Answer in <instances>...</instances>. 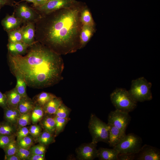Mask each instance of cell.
I'll return each mask as SVG.
<instances>
[{"instance_id": "cell-11", "label": "cell", "mask_w": 160, "mask_h": 160, "mask_svg": "<svg viewBox=\"0 0 160 160\" xmlns=\"http://www.w3.org/2000/svg\"><path fill=\"white\" fill-rule=\"evenodd\" d=\"M135 160H159L160 151L158 148L145 144L142 146L135 154Z\"/></svg>"}, {"instance_id": "cell-4", "label": "cell", "mask_w": 160, "mask_h": 160, "mask_svg": "<svg viewBox=\"0 0 160 160\" xmlns=\"http://www.w3.org/2000/svg\"><path fill=\"white\" fill-rule=\"evenodd\" d=\"M129 92L136 102L149 101L152 98L151 88L152 84L143 77H141L132 81Z\"/></svg>"}, {"instance_id": "cell-15", "label": "cell", "mask_w": 160, "mask_h": 160, "mask_svg": "<svg viewBox=\"0 0 160 160\" xmlns=\"http://www.w3.org/2000/svg\"><path fill=\"white\" fill-rule=\"evenodd\" d=\"M39 123L44 130L55 135L56 126L54 115L44 114Z\"/></svg>"}, {"instance_id": "cell-2", "label": "cell", "mask_w": 160, "mask_h": 160, "mask_svg": "<svg viewBox=\"0 0 160 160\" xmlns=\"http://www.w3.org/2000/svg\"><path fill=\"white\" fill-rule=\"evenodd\" d=\"M28 48L24 56L8 54L13 74L20 76L27 86L33 88L47 87L59 82L64 68L61 55L36 40Z\"/></svg>"}, {"instance_id": "cell-13", "label": "cell", "mask_w": 160, "mask_h": 160, "mask_svg": "<svg viewBox=\"0 0 160 160\" xmlns=\"http://www.w3.org/2000/svg\"><path fill=\"white\" fill-rule=\"evenodd\" d=\"M108 145L113 147L117 145L126 135L124 132L111 124H108Z\"/></svg>"}, {"instance_id": "cell-34", "label": "cell", "mask_w": 160, "mask_h": 160, "mask_svg": "<svg viewBox=\"0 0 160 160\" xmlns=\"http://www.w3.org/2000/svg\"><path fill=\"white\" fill-rule=\"evenodd\" d=\"M70 111V109L62 103L57 109L54 116L62 118H68Z\"/></svg>"}, {"instance_id": "cell-41", "label": "cell", "mask_w": 160, "mask_h": 160, "mask_svg": "<svg viewBox=\"0 0 160 160\" xmlns=\"http://www.w3.org/2000/svg\"><path fill=\"white\" fill-rule=\"evenodd\" d=\"M0 107L4 109L8 107L7 99L5 93L0 91Z\"/></svg>"}, {"instance_id": "cell-21", "label": "cell", "mask_w": 160, "mask_h": 160, "mask_svg": "<svg viewBox=\"0 0 160 160\" xmlns=\"http://www.w3.org/2000/svg\"><path fill=\"white\" fill-rule=\"evenodd\" d=\"M62 103L63 101L60 97H56L52 99L42 107L44 114L54 115Z\"/></svg>"}, {"instance_id": "cell-3", "label": "cell", "mask_w": 160, "mask_h": 160, "mask_svg": "<svg viewBox=\"0 0 160 160\" xmlns=\"http://www.w3.org/2000/svg\"><path fill=\"white\" fill-rule=\"evenodd\" d=\"M111 103L116 109L129 113L136 107L137 102L129 94L128 91L122 88H117L110 95Z\"/></svg>"}, {"instance_id": "cell-12", "label": "cell", "mask_w": 160, "mask_h": 160, "mask_svg": "<svg viewBox=\"0 0 160 160\" xmlns=\"http://www.w3.org/2000/svg\"><path fill=\"white\" fill-rule=\"evenodd\" d=\"M22 27V41L29 46L35 41V23H28Z\"/></svg>"}, {"instance_id": "cell-42", "label": "cell", "mask_w": 160, "mask_h": 160, "mask_svg": "<svg viewBox=\"0 0 160 160\" xmlns=\"http://www.w3.org/2000/svg\"><path fill=\"white\" fill-rule=\"evenodd\" d=\"M16 3L15 0H0V7L5 5L14 7Z\"/></svg>"}, {"instance_id": "cell-14", "label": "cell", "mask_w": 160, "mask_h": 160, "mask_svg": "<svg viewBox=\"0 0 160 160\" xmlns=\"http://www.w3.org/2000/svg\"><path fill=\"white\" fill-rule=\"evenodd\" d=\"M23 23L22 21L16 17L13 12L12 15H7L1 21V24L7 33L20 27Z\"/></svg>"}, {"instance_id": "cell-10", "label": "cell", "mask_w": 160, "mask_h": 160, "mask_svg": "<svg viewBox=\"0 0 160 160\" xmlns=\"http://www.w3.org/2000/svg\"><path fill=\"white\" fill-rule=\"evenodd\" d=\"M97 144L91 142L82 144L76 150L78 159L81 160H92L98 157Z\"/></svg>"}, {"instance_id": "cell-35", "label": "cell", "mask_w": 160, "mask_h": 160, "mask_svg": "<svg viewBox=\"0 0 160 160\" xmlns=\"http://www.w3.org/2000/svg\"><path fill=\"white\" fill-rule=\"evenodd\" d=\"M42 128L39 125L33 124L29 127V133L34 140H36L42 132Z\"/></svg>"}, {"instance_id": "cell-28", "label": "cell", "mask_w": 160, "mask_h": 160, "mask_svg": "<svg viewBox=\"0 0 160 160\" xmlns=\"http://www.w3.org/2000/svg\"><path fill=\"white\" fill-rule=\"evenodd\" d=\"M23 27L7 32L8 42L17 43L22 41Z\"/></svg>"}, {"instance_id": "cell-30", "label": "cell", "mask_w": 160, "mask_h": 160, "mask_svg": "<svg viewBox=\"0 0 160 160\" xmlns=\"http://www.w3.org/2000/svg\"><path fill=\"white\" fill-rule=\"evenodd\" d=\"M32 111L21 114L17 122V129L31 124Z\"/></svg>"}, {"instance_id": "cell-29", "label": "cell", "mask_w": 160, "mask_h": 160, "mask_svg": "<svg viewBox=\"0 0 160 160\" xmlns=\"http://www.w3.org/2000/svg\"><path fill=\"white\" fill-rule=\"evenodd\" d=\"M16 77L17 83L15 87L17 92L21 97L27 96L26 92V83L24 79L18 74L14 75Z\"/></svg>"}, {"instance_id": "cell-31", "label": "cell", "mask_w": 160, "mask_h": 160, "mask_svg": "<svg viewBox=\"0 0 160 160\" xmlns=\"http://www.w3.org/2000/svg\"><path fill=\"white\" fill-rule=\"evenodd\" d=\"M54 118L56 126L55 135L56 136L63 131L65 125L69 121V118H62L56 116H54Z\"/></svg>"}, {"instance_id": "cell-33", "label": "cell", "mask_w": 160, "mask_h": 160, "mask_svg": "<svg viewBox=\"0 0 160 160\" xmlns=\"http://www.w3.org/2000/svg\"><path fill=\"white\" fill-rule=\"evenodd\" d=\"M19 147L15 139L12 140L3 149L5 153V156L15 154Z\"/></svg>"}, {"instance_id": "cell-40", "label": "cell", "mask_w": 160, "mask_h": 160, "mask_svg": "<svg viewBox=\"0 0 160 160\" xmlns=\"http://www.w3.org/2000/svg\"><path fill=\"white\" fill-rule=\"evenodd\" d=\"M136 154L119 153L118 158L119 160H135Z\"/></svg>"}, {"instance_id": "cell-5", "label": "cell", "mask_w": 160, "mask_h": 160, "mask_svg": "<svg viewBox=\"0 0 160 160\" xmlns=\"http://www.w3.org/2000/svg\"><path fill=\"white\" fill-rule=\"evenodd\" d=\"M88 128L92 137V142L97 144L103 142L108 144L109 126L95 114H92Z\"/></svg>"}, {"instance_id": "cell-27", "label": "cell", "mask_w": 160, "mask_h": 160, "mask_svg": "<svg viewBox=\"0 0 160 160\" xmlns=\"http://www.w3.org/2000/svg\"><path fill=\"white\" fill-rule=\"evenodd\" d=\"M44 115L43 108L38 105L35 106L32 110L31 115V122L33 124H37L41 120Z\"/></svg>"}, {"instance_id": "cell-20", "label": "cell", "mask_w": 160, "mask_h": 160, "mask_svg": "<svg viewBox=\"0 0 160 160\" xmlns=\"http://www.w3.org/2000/svg\"><path fill=\"white\" fill-rule=\"evenodd\" d=\"M119 152L113 149L100 148L98 150V158L101 160H119Z\"/></svg>"}, {"instance_id": "cell-16", "label": "cell", "mask_w": 160, "mask_h": 160, "mask_svg": "<svg viewBox=\"0 0 160 160\" xmlns=\"http://www.w3.org/2000/svg\"><path fill=\"white\" fill-rule=\"evenodd\" d=\"M29 47L23 42L17 43L8 42L7 45L8 53L14 55H23L26 53Z\"/></svg>"}, {"instance_id": "cell-26", "label": "cell", "mask_w": 160, "mask_h": 160, "mask_svg": "<svg viewBox=\"0 0 160 160\" xmlns=\"http://www.w3.org/2000/svg\"><path fill=\"white\" fill-rule=\"evenodd\" d=\"M55 137L54 135L44 130L36 141L39 143L46 146L55 142Z\"/></svg>"}, {"instance_id": "cell-37", "label": "cell", "mask_w": 160, "mask_h": 160, "mask_svg": "<svg viewBox=\"0 0 160 160\" xmlns=\"http://www.w3.org/2000/svg\"><path fill=\"white\" fill-rule=\"evenodd\" d=\"M16 137L15 135H0V148L4 149Z\"/></svg>"}, {"instance_id": "cell-17", "label": "cell", "mask_w": 160, "mask_h": 160, "mask_svg": "<svg viewBox=\"0 0 160 160\" xmlns=\"http://www.w3.org/2000/svg\"><path fill=\"white\" fill-rule=\"evenodd\" d=\"M94 27L82 25L80 35V49L84 47L89 41L94 32Z\"/></svg>"}, {"instance_id": "cell-8", "label": "cell", "mask_w": 160, "mask_h": 160, "mask_svg": "<svg viewBox=\"0 0 160 160\" xmlns=\"http://www.w3.org/2000/svg\"><path fill=\"white\" fill-rule=\"evenodd\" d=\"M79 2L76 0H50L42 6L33 7L41 15L71 7Z\"/></svg>"}, {"instance_id": "cell-38", "label": "cell", "mask_w": 160, "mask_h": 160, "mask_svg": "<svg viewBox=\"0 0 160 160\" xmlns=\"http://www.w3.org/2000/svg\"><path fill=\"white\" fill-rule=\"evenodd\" d=\"M15 154L21 160H28L31 153L29 150H27L19 146Z\"/></svg>"}, {"instance_id": "cell-36", "label": "cell", "mask_w": 160, "mask_h": 160, "mask_svg": "<svg viewBox=\"0 0 160 160\" xmlns=\"http://www.w3.org/2000/svg\"><path fill=\"white\" fill-rule=\"evenodd\" d=\"M29 150L31 154H45L46 151V146L39 143L38 145L32 146Z\"/></svg>"}, {"instance_id": "cell-39", "label": "cell", "mask_w": 160, "mask_h": 160, "mask_svg": "<svg viewBox=\"0 0 160 160\" xmlns=\"http://www.w3.org/2000/svg\"><path fill=\"white\" fill-rule=\"evenodd\" d=\"M29 127L25 126L17 129L15 135L17 141L18 140L29 134Z\"/></svg>"}, {"instance_id": "cell-7", "label": "cell", "mask_w": 160, "mask_h": 160, "mask_svg": "<svg viewBox=\"0 0 160 160\" xmlns=\"http://www.w3.org/2000/svg\"><path fill=\"white\" fill-rule=\"evenodd\" d=\"M14 7L15 16L24 24L30 22L35 23L41 17V15L26 2H16Z\"/></svg>"}, {"instance_id": "cell-9", "label": "cell", "mask_w": 160, "mask_h": 160, "mask_svg": "<svg viewBox=\"0 0 160 160\" xmlns=\"http://www.w3.org/2000/svg\"><path fill=\"white\" fill-rule=\"evenodd\" d=\"M131 120L129 113L116 109L108 114V123L126 132V128Z\"/></svg>"}, {"instance_id": "cell-32", "label": "cell", "mask_w": 160, "mask_h": 160, "mask_svg": "<svg viewBox=\"0 0 160 160\" xmlns=\"http://www.w3.org/2000/svg\"><path fill=\"white\" fill-rule=\"evenodd\" d=\"M29 135L17 141L19 147L29 150L31 147L33 145L34 140L31 136L30 135Z\"/></svg>"}, {"instance_id": "cell-44", "label": "cell", "mask_w": 160, "mask_h": 160, "mask_svg": "<svg viewBox=\"0 0 160 160\" xmlns=\"http://www.w3.org/2000/svg\"><path fill=\"white\" fill-rule=\"evenodd\" d=\"M50 0H35V2L32 5V7H36L42 6Z\"/></svg>"}, {"instance_id": "cell-24", "label": "cell", "mask_w": 160, "mask_h": 160, "mask_svg": "<svg viewBox=\"0 0 160 160\" xmlns=\"http://www.w3.org/2000/svg\"><path fill=\"white\" fill-rule=\"evenodd\" d=\"M80 20L82 25L94 27L95 23L90 10L86 4L82 8L80 12Z\"/></svg>"}, {"instance_id": "cell-47", "label": "cell", "mask_w": 160, "mask_h": 160, "mask_svg": "<svg viewBox=\"0 0 160 160\" xmlns=\"http://www.w3.org/2000/svg\"><path fill=\"white\" fill-rule=\"evenodd\" d=\"M1 8L0 7V11Z\"/></svg>"}, {"instance_id": "cell-22", "label": "cell", "mask_w": 160, "mask_h": 160, "mask_svg": "<svg viewBox=\"0 0 160 160\" xmlns=\"http://www.w3.org/2000/svg\"><path fill=\"white\" fill-rule=\"evenodd\" d=\"M7 99L8 107L17 108L21 96L17 92L15 87L5 93Z\"/></svg>"}, {"instance_id": "cell-43", "label": "cell", "mask_w": 160, "mask_h": 160, "mask_svg": "<svg viewBox=\"0 0 160 160\" xmlns=\"http://www.w3.org/2000/svg\"><path fill=\"white\" fill-rule=\"evenodd\" d=\"M45 159V154L38 155L31 154L28 160H44Z\"/></svg>"}, {"instance_id": "cell-1", "label": "cell", "mask_w": 160, "mask_h": 160, "mask_svg": "<svg viewBox=\"0 0 160 160\" xmlns=\"http://www.w3.org/2000/svg\"><path fill=\"white\" fill-rule=\"evenodd\" d=\"M85 4L80 1L41 15L35 23L36 40L60 55L80 49V12Z\"/></svg>"}, {"instance_id": "cell-45", "label": "cell", "mask_w": 160, "mask_h": 160, "mask_svg": "<svg viewBox=\"0 0 160 160\" xmlns=\"http://www.w3.org/2000/svg\"><path fill=\"white\" fill-rule=\"evenodd\" d=\"M5 160H21L16 155H13L7 156H5Z\"/></svg>"}, {"instance_id": "cell-18", "label": "cell", "mask_w": 160, "mask_h": 160, "mask_svg": "<svg viewBox=\"0 0 160 160\" xmlns=\"http://www.w3.org/2000/svg\"><path fill=\"white\" fill-rule=\"evenodd\" d=\"M3 109L4 120L17 127L18 119L21 115L18 109L8 107Z\"/></svg>"}, {"instance_id": "cell-6", "label": "cell", "mask_w": 160, "mask_h": 160, "mask_svg": "<svg viewBox=\"0 0 160 160\" xmlns=\"http://www.w3.org/2000/svg\"><path fill=\"white\" fill-rule=\"evenodd\" d=\"M142 140L139 136L133 133L126 135L113 148L119 153L136 154L142 147Z\"/></svg>"}, {"instance_id": "cell-25", "label": "cell", "mask_w": 160, "mask_h": 160, "mask_svg": "<svg viewBox=\"0 0 160 160\" xmlns=\"http://www.w3.org/2000/svg\"><path fill=\"white\" fill-rule=\"evenodd\" d=\"M17 130L16 126L8 121L4 120L0 122V135H15Z\"/></svg>"}, {"instance_id": "cell-46", "label": "cell", "mask_w": 160, "mask_h": 160, "mask_svg": "<svg viewBox=\"0 0 160 160\" xmlns=\"http://www.w3.org/2000/svg\"><path fill=\"white\" fill-rule=\"evenodd\" d=\"M23 1H25L28 2H31L33 3V4H34L35 2V0H22L20 1L19 2H21Z\"/></svg>"}, {"instance_id": "cell-23", "label": "cell", "mask_w": 160, "mask_h": 160, "mask_svg": "<svg viewBox=\"0 0 160 160\" xmlns=\"http://www.w3.org/2000/svg\"><path fill=\"white\" fill-rule=\"evenodd\" d=\"M56 97L52 93L44 92L35 96L33 100L35 104L43 107L47 103Z\"/></svg>"}, {"instance_id": "cell-19", "label": "cell", "mask_w": 160, "mask_h": 160, "mask_svg": "<svg viewBox=\"0 0 160 160\" xmlns=\"http://www.w3.org/2000/svg\"><path fill=\"white\" fill-rule=\"evenodd\" d=\"M35 106L33 99L30 98L28 95L21 97L17 108L21 114L31 112Z\"/></svg>"}]
</instances>
